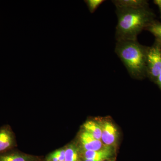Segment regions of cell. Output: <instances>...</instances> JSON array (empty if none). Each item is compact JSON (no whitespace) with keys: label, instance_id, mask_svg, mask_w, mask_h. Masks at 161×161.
<instances>
[{"label":"cell","instance_id":"8fae6325","mask_svg":"<svg viewBox=\"0 0 161 161\" xmlns=\"http://www.w3.org/2000/svg\"><path fill=\"white\" fill-rule=\"evenodd\" d=\"M81 152L76 145L71 144L65 148L64 161H81Z\"/></svg>","mask_w":161,"mask_h":161},{"label":"cell","instance_id":"52a82bcc","mask_svg":"<svg viewBox=\"0 0 161 161\" xmlns=\"http://www.w3.org/2000/svg\"><path fill=\"white\" fill-rule=\"evenodd\" d=\"M14 144L13 134L9 128L4 127L0 130V154L10 149Z\"/></svg>","mask_w":161,"mask_h":161},{"label":"cell","instance_id":"30bf717a","mask_svg":"<svg viewBox=\"0 0 161 161\" xmlns=\"http://www.w3.org/2000/svg\"><path fill=\"white\" fill-rule=\"evenodd\" d=\"M84 131L87 132L97 139L101 138V127L98 122L94 120H88L83 125Z\"/></svg>","mask_w":161,"mask_h":161},{"label":"cell","instance_id":"4fadbf2b","mask_svg":"<svg viewBox=\"0 0 161 161\" xmlns=\"http://www.w3.org/2000/svg\"><path fill=\"white\" fill-rule=\"evenodd\" d=\"M148 28V30L156 38L158 41L161 43V23H152Z\"/></svg>","mask_w":161,"mask_h":161},{"label":"cell","instance_id":"2e32d148","mask_svg":"<svg viewBox=\"0 0 161 161\" xmlns=\"http://www.w3.org/2000/svg\"><path fill=\"white\" fill-rule=\"evenodd\" d=\"M157 80L158 83L161 88V72L157 78Z\"/></svg>","mask_w":161,"mask_h":161},{"label":"cell","instance_id":"5b68a950","mask_svg":"<svg viewBox=\"0 0 161 161\" xmlns=\"http://www.w3.org/2000/svg\"><path fill=\"white\" fill-rule=\"evenodd\" d=\"M81 153L83 161H101L114 158L115 148L107 147L96 151L83 150Z\"/></svg>","mask_w":161,"mask_h":161},{"label":"cell","instance_id":"7a4b0ae2","mask_svg":"<svg viewBox=\"0 0 161 161\" xmlns=\"http://www.w3.org/2000/svg\"><path fill=\"white\" fill-rule=\"evenodd\" d=\"M147 50L136 40L117 41L115 52L133 78H141L147 72Z\"/></svg>","mask_w":161,"mask_h":161},{"label":"cell","instance_id":"5bb4252c","mask_svg":"<svg viewBox=\"0 0 161 161\" xmlns=\"http://www.w3.org/2000/svg\"><path fill=\"white\" fill-rule=\"evenodd\" d=\"M104 1V0H86L84 2L86 4L90 13L92 14L97 10Z\"/></svg>","mask_w":161,"mask_h":161},{"label":"cell","instance_id":"e0dca14e","mask_svg":"<svg viewBox=\"0 0 161 161\" xmlns=\"http://www.w3.org/2000/svg\"><path fill=\"white\" fill-rule=\"evenodd\" d=\"M101 161H115V157L113 158H111L110 159H108L104 160Z\"/></svg>","mask_w":161,"mask_h":161},{"label":"cell","instance_id":"ba28073f","mask_svg":"<svg viewBox=\"0 0 161 161\" xmlns=\"http://www.w3.org/2000/svg\"><path fill=\"white\" fill-rule=\"evenodd\" d=\"M116 9H137L147 8V2L143 0L112 1Z\"/></svg>","mask_w":161,"mask_h":161},{"label":"cell","instance_id":"9c48e42d","mask_svg":"<svg viewBox=\"0 0 161 161\" xmlns=\"http://www.w3.org/2000/svg\"><path fill=\"white\" fill-rule=\"evenodd\" d=\"M36 157L24 153L14 152L0 154V161H38Z\"/></svg>","mask_w":161,"mask_h":161},{"label":"cell","instance_id":"9a60e30c","mask_svg":"<svg viewBox=\"0 0 161 161\" xmlns=\"http://www.w3.org/2000/svg\"><path fill=\"white\" fill-rule=\"evenodd\" d=\"M153 3L158 6L159 9L161 17V0H155L153 1Z\"/></svg>","mask_w":161,"mask_h":161},{"label":"cell","instance_id":"7c38bea8","mask_svg":"<svg viewBox=\"0 0 161 161\" xmlns=\"http://www.w3.org/2000/svg\"><path fill=\"white\" fill-rule=\"evenodd\" d=\"M65 149H59L47 156L46 161H64Z\"/></svg>","mask_w":161,"mask_h":161},{"label":"cell","instance_id":"3957f363","mask_svg":"<svg viewBox=\"0 0 161 161\" xmlns=\"http://www.w3.org/2000/svg\"><path fill=\"white\" fill-rule=\"evenodd\" d=\"M146 67L150 77L157 79L161 72V48L158 44L147 50Z\"/></svg>","mask_w":161,"mask_h":161},{"label":"cell","instance_id":"6da1fadb","mask_svg":"<svg viewBox=\"0 0 161 161\" xmlns=\"http://www.w3.org/2000/svg\"><path fill=\"white\" fill-rule=\"evenodd\" d=\"M117 17L115 38L117 41L136 40L137 36L151 23L152 14L147 8L116 9Z\"/></svg>","mask_w":161,"mask_h":161},{"label":"cell","instance_id":"8992f818","mask_svg":"<svg viewBox=\"0 0 161 161\" xmlns=\"http://www.w3.org/2000/svg\"><path fill=\"white\" fill-rule=\"evenodd\" d=\"M80 141L83 150L96 151L107 147L101 140L97 139L85 131L80 134Z\"/></svg>","mask_w":161,"mask_h":161},{"label":"cell","instance_id":"277c9868","mask_svg":"<svg viewBox=\"0 0 161 161\" xmlns=\"http://www.w3.org/2000/svg\"><path fill=\"white\" fill-rule=\"evenodd\" d=\"M101 127V140L107 147L115 148L118 139V132L114 124L110 120H103L98 122Z\"/></svg>","mask_w":161,"mask_h":161}]
</instances>
